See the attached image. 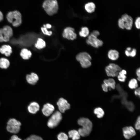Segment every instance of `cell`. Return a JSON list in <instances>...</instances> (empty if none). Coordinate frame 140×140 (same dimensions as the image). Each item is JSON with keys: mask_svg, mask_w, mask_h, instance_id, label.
<instances>
[{"mask_svg": "<svg viewBox=\"0 0 140 140\" xmlns=\"http://www.w3.org/2000/svg\"><path fill=\"white\" fill-rule=\"evenodd\" d=\"M78 123L82 127L79 128L78 131L80 136L83 137L88 136L92 130V122L88 118L82 117L78 120Z\"/></svg>", "mask_w": 140, "mask_h": 140, "instance_id": "6da1fadb", "label": "cell"}, {"mask_svg": "<svg viewBox=\"0 0 140 140\" xmlns=\"http://www.w3.org/2000/svg\"><path fill=\"white\" fill-rule=\"evenodd\" d=\"M43 7L47 14L53 15L57 13L58 9V2L56 0H46L43 3Z\"/></svg>", "mask_w": 140, "mask_h": 140, "instance_id": "7a4b0ae2", "label": "cell"}, {"mask_svg": "<svg viewBox=\"0 0 140 140\" xmlns=\"http://www.w3.org/2000/svg\"><path fill=\"white\" fill-rule=\"evenodd\" d=\"M6 18L8 21L15 26H18L22 23L21 14L18 11L15 10L9 12L7 15Z\"/></svg>", "mask_w": 140, "mask_h": 140, "instance_id": "3957f363", "label": "cell"}, {"mask_svg": "<svg viewBox=\"0 0 140 140\" xmlns=\"http://www.w3.org/2000/svg\"><path fill=\"white\" fill-rule=\"evenodd\" d=\"M13 33L12 28L9 25L5 26L0 29V42L9 41Z\"/></svg>", "mask_w": 140, "mask_h": 140, "instance_id": "277c9868", "label": "cell"}, {"mask_svg": "<svg viewBox=\"0 0 140 140\" xmlns=\"http://www.w3.org/2000/svg\"><path fill=\"white\" fill-rule=\"evenodd\" d=\"M62 119V115L59 111H56L51 116L48 120L47 125L50 128H53L59 124Z\"/></svg>", "mask_w": 140, "mask_h": 140, "instance_id": "5b68a950", "label": "cell"}, {"mask_svg": "<svg viewBox=\"0 0 140 140\" xmlns=\"http://www.w3.org/2000/svg\"><path fill=\"white\" fill-rule=\"evenodd\" d=\"M105 70L108 76L114 77L117 76L121 68L117 65L111 63L106 66Z\"/></svg>", "mask_w": 140, "mask_h": 140, "instance_id": "8992f818", "label": "cell"}, {"mask_svg": "<svg viewBox=\"0 0 140 140\" xmlns=\"http://www.w3.org/2000/svg\"><path fill=\"white\" fill-rule=\"evenodd\" d=\"M86 42L88 44L95 48L102 46L103 44V41L101 40L91 34L88 36Z\"/></svg>", "mask_w": 140, "mask_h": 140, "instance_id": "52a82bcc", "label": "cell"}, {"mask_svg": "<svg viewBox=\"0 0 140 140\" xmlns=\"http://www.w3.org/2000/svg\"><path fill=\"white\" fill-rule=\"evenodd\" d=\"M74 29L71 27H68L65 28L62 33L63 37L65 38L70 40H74L77 37L75 32Z\"/></svg>", "mask_w": 140, "mask_h": 140, "instance_id": "ba28073f", "label": "cell"}, {"mask_svg": "<svg viewBox=\"0 0 140 140\" xmlns=\"http://www.w3.org/2000/svg\"><path fill=\"white\" fill-rule=\"evenodd\" d=\"M57 104L60 113H64L65 110L70 108L69 104L67 100L62 98H61L59 100Z\"/></svg>", "mask_w": 140, "mask_h": 140, "instance_id": "9c48e42d", "label": "cell"}, {"mask_svg": "<svg viewBox=\"0 0 140 140\" xmlns=\"http://www.w3.org/2000/svg\"><path fill=\"white\" fill-rule=\"evenodd\" d=\"M123 136L127 139H129L136 134L135 129L131 126L126 127L123 129Z\"/></svg>", "mask_w": 140, "mask_h": 140, "instance_id": "30bf717a", "label": "cell"}, {"mask_svg": "<svg viewBox=\"0 0 140 140\" xmlns=\"http://www.w3.org/2000/svg\"><path fill=\"white\" fill-rule=\"evenodd\" d=\"M26 79V81L29 84L34 85L38 80L39 77L36 73L32 72L30 74L27 75Z\"/></svg>", "mask_w": 140, "mask_h": 140, "instance_id": "8fae6325", "label": "cell"}, {"mask_svg": "<svg viewBox=\"0 0 140 140\" xmlns=\"http://www.w3.org/2000/svg\"><path fill=\"white\" fill-rule=\"evenodd\" d=\"M54 110V107L52 104L47 103L44 104L42 109L43 113L45 116H50Z\"/></svg>", "mask_w": 140, "mask_h": 140, "instance_id": "7c38bea8", "label": "cell"}, {"mask_svg": "<svg viewBox=\"0 0 140 140\" xmlns=\"http://www.w3.org/2000/svg\"><path fill=\"white\" fill-rule=\"evenodd\" d=\"M40 107L38 104L35 102L31 103L28 106V111L32 114H36L39 109Z\"/></svg>", "mask_w": 140, "mask_h": 140, "instance_id": "4fadbf2b", "label": "cell"}, {"mask_svg": "<svg viewBox=\"0 0 140 140\" xmlns=\"http://www.w3.org/2000/svg\"><path fill=\"white\" fill-rule=\"evenodd\" d=\"M0 52L6 56H9L12 52V48L9 45H3L0 48Z\"/></svg>", "mask_w": 140, "mask_h": 140, "instance_id": "5bb4252c", "label": "cell"}, {"mask_svg": "<svg viewBox=\"0 0 140 140\" xmlns=\"http://www.w3.org/2000/svg\"><path fill=\"white\" fill-rule=\"evenodd\" d=\"M108 56L110 60H117L119 56L118 52L115 50H110L108 53Z\"/></svg>", "mask_w": 140, "mask_h": 140, "instance_id": "9a60e30c", "label": "cell"}, {"mask_svg": "<svg viewBox=\"0 0 140 140\" xmlns=\"http://www.w3.org/2000/svg\"><path fill=\"white\" fill-rule=\"evenodd\" d=\"M20 55L24 60H28L30 58L32 55L31 51L26 48L22 49L20 52Z\"/></svg>", "mask_w": 140, "mask_h": 140, "instance_id": "2e32d148", "label": "cell"}, {"mask_svg": "<svg viewBox=\"0 0 140 140\" xmlns=\"http://www.w3.org/2000/svg\"><path fill=\"white\" fill-rule=\"evenodd\" d=\"M76 59L77 61H79L81 60L86 59L91 60L92 57L87 52H83L78 54L76 57Z\"/></svg>", "mask_w": 140, "mask_h": 140, "instance_id": "e0dca14e", "label": "cell"}, {"mask_svg": "<svg viewBox=\"0 0 140 140\" xmlns=\"http://www.w3.org/2000/svg\"><path fill=\"white\" fill-rule=\"evenodd\" d=\"M10 63L7 59L5 58H0V68L2 69H6L10 66Z\"/></svg>", "mask_w": 140, "mask_h": 140, "instance_id": "ac0fdd59", "label": "cell"}, {"mask_svg": "<svg viewBox=\"0 0 140 140\" xmlns=\"http://www.w3.org/2000/svg\"><path fill=\"white\" fill-rule=\"evenodd\" d=\"M96 8V5L94 2H89L86 3L85 5L86 10L88 13H91L94 12Z\"/></svg>", "mask_w": 140, "mask_h": 140, "instance_id": "d6986e66", "label": "cell"}, {"mask_svg": "<svg viewBox=\"0 0 140 140\" xmlns=\"http://www.w3.org/2000/svg\"><path fill=\"white\" fill-rule=\"evenodd\" d=\"M104 83L109 88L110 90L111 89H114L115 86V82L112 78H109L108 79H105L103 81Z\"/></svg>", "mask_w": 140, "mask_h": 140, "instance_id": "ffe728a7", "label": "cell"}, {"mask_svg": "<svg viewBox=\"0 0 140 140\" xmlns=\"http://www.w3.org/2000/svg\"><path fill=\"white\" fill-rule=\"evenodd\" d=\"M69 137L72 138L73 140H78L80 137V136L78 131L75 130L70 131L68 132Z\"/></svg>", "mask_w": 140, "mask_h": 140, "instance_id": "44dd1931", "label": "cell"}, {"mask_svg": "<svg viewBox=\"0 0 140 140\" xmlns=\"http://www.w3.org/2000/svg\"><path fill=\"white\" fill-rule=\"evenodd\" d=\"M20 127L7 125L6 129L9 132L13 134L18 133L20 130Z\"/></svg>", "mask_w": 140, "mask_h": 140, "instance_id": "7402d4cb", "label": "cell"}, {"mask_svg": "<svg viewBox=\"0 0 140 140\" xmlns=\"http://www.w3.org/2000/svg\"><path fill=\"white\" fill-rule=\"evenodd\" d=\"M124 23L125 28L127 30H131L133 23V19L132 17L129 15L127 19L124 21Z\"/></svg>", "mask_w": 140, "mask_h": 140, "instance_id": "603a6c76", "label": "cell"}, {"mask_svg": "<svg viewBox=\"0 0 140 140\" xmlns=\"http://www.w3.org/2000/svg\"><path fill=\"white\" fill-rule=\"evenodd\" d=\"M46 46L45 41L41 38H38L35 44V47L38 49H40L45 47Z\"/></svg>", "mask_w": 140, "mask_h": 140, "instance_id": "cb8c5ba5", "label": "cell"}, {"mask_svg": "<svg viewBox=\"0 0 140 140\" xmlns=\"http://www.w3.org/2000/svg\"><path fill=\"white\" fill-rule=\"evenodd\" d=\"M94 112L96 115L97 117L99 118L102 117L104 114L103 109L100 107L96 108L95 109Z\"/></svg>", "mask_w": 140, "mask_h": 140, "instance_id": "d4e9b609", "label": "cell"}, {"mask_svg": "<svg viewBox=\"0 0 140 140\" xmlns=\"http://www.w3.org/2000/svg\"><path fill=\"white\" fill-rule=\"evenodd\" d=\"M7 125L20 127L21 123L20 122L14 118L9 119L7 122Z\"/></svg>", "mask_w": 140, "mask_h": 140, "instance_id": "484cf974", "label": "cell"}, {"mask_svg": "<svg viewBox=\"0 0 140 140\" xmlns=\"http://www.w3.org/2000/svg\"><path fill=\"white\" fill-rule=\"evenodd\" d=\"M82 67L87 68L90 67L92 63L90 60L88 59H84L81 60L79 61Z\"/></svg>", "mask_w": 140, "mask_h": 140, "instance_id": "4316f807", "label": "cell"}, {"mask_svg": "<svg viewBox=\"0 0 140 140\" xmlns=\"http://www.w3.org/2000/svg\"><path fill=\"white\" fill-rule=\"evenodd\" d=\"M89 30L87 27H82L81 30L79 32V35L82 37H86L89 35Z\"/></svg>", "mask_w": 140, "mask_h": 140, "instance_id": "83f0119b", "label": "cell"}, {"mask_svg": "<svg viewBox=\"0 0 140 140\" xmlns=\"http://www.w3.org/2000/svg\"><path fill=\"white\" fill-rule=\"evenodd\" d=\"M128 86L131 89L136 88L138 86L137 80L135 79H131L129 82Z\"/></svg>", "mask_w": 140, "mask_h": 140, "instance_id": "f1b7e54d", "label": "cell"}, {"mask_svg": "<svg viewBox=\"0 0 140 140\" xmlns=\"http://www.w3.org/2000/svg\"><path fill=\"white\" fill-rule=\"evenodd\" d=\"M124 105L130 111H132L134 110L135 108L132 102L127 101Z\"/></svg>", "mask_w": 140, "mask_h": 140, "instance_id": "f546056e", "label": "cell"}, {"mask_svg": "<svg viewBox=\"0 0 140 140\" xmlns=\"http://www.w3.org/2000/svg\"><path fill=\"white\" fill-rule=\"evenodd\" d=\"M58 140H68V137L67 135L63 132H61L58 135Z\"/></svg>", "mask_w": 140, "mask_h": 140, "instance_id": "4dcf8cb0", "label": "cell"}, {"mask_svg": "<svg viewBox=\"0 0 140 140\" xmlns=\"http://www.w3.org/2000/svg\"><path fill=\"white\" fill-rule=\"evenodd\" d=\"M41 30L43 33L46 35L50 36L52 34V31H48L47 29L44 27H41Z\"/></svg>", "mask_w": 140, "mask_h": 140, "instance_id": "1f68e13d", "label": "cell"}, {"mask_svg": "<svg viewBox=\"0 0 140 140\" xmlns=\"http://www.w3.org/2000/svg\"><path fill=\"white\" fill-rule=\"evenodd\" d=\"M30 140H43L40 137L35 135H32L27 138Z\"/></svg>", "mask_w": 140, "mask_h": 140, "instance_id": "d6a6232c", "label": "cell"}, {"mask_svg": "<svg viewBox=\"0 0 140 140\" xmlns=\"http://www.w3.org/2000/svg\"><path fill=\"white\" fill-rule=\"evenodd\" d=\"M118 25L119 27L122 29L125 28V23L121 18H119L118 20Z\"/></svg>", "mask_w": 140, "mask_h": 140, "instance_id": "836d02e7", "label": "cell"}, {"mask_svg": "<svg viewBox=\"0 0 140 140\" xmlns=\"http://www.w3.org/2000/svg\"><path fill=\"white\" fill-rule=\"evenodd\" d=\"M117 76L118 80L121 82H124L127 77L125 75L121 74H118Z\"/></svg>", "mask_w": 140, "mask_h": 140, "instance_id": "e575fe53", "label": "cell"}, {"mask_svg": "<svg viewBox=\"0 0 140 140\" xmlns=\"http://www.w3.org/2000/svg\"><path fill=\"white\" fill-rule=\"evenodd\" d=\"M140 117L139 116L137 119L136 122L135 124V129L139 130L140 129Z\"/></svg>", "mask_w": 140, "mask_h": 140, "instance_id": "d590c367", "label": "cell"}, {"mask_svg": "<svg viewBox=\"0 0 140 140\" xmlns=\"http://www.w3.org/2000/svg\"><path fill=\"white\" fill-rule=\"evenodd\" d=\"M140 17H137L135 21V25L137 29H139L140 27Z\"/></svg>", "mask_w": 140, "mask_h": 140, "instance_id": "8d00e7d4", "label": "cell"}, {"mask_svg": "<svg viewBox=\"0 0 140 140\" xmlns=\"http://www.w3.org/2000/svg\"><path fill=\"white\" fill-rule=\"evenodd\" d=\"M136 50L135 48H133L129 51V56L134 57L136 56Z\"/></svg>", "mask_w": 140, "mask_h": 140, "instance_id": "74e56055", "label": "cell"}, {"mask_svg": "<svg viewBox=\"0 0 140 140\" xmlns=\"http://www.w3.org/2000/svg\"><path fill=\"white\" fill-rule=\"evenodd\" d=\"M100 33L99 31L97 30H94L90 34L93 35L97 37L100 34Z\"/></svg>", "mask_w": 140, "mask_h": 140, "instance_id": "f35d334b", "label": "cell"}, {"mask_svg": "<svg viewBox=\"0 0 140 140\" xmlns=\"http://www.w3.org/2000/svg\"><path fill=\"white\" fill-rule=\"evenodd\" d=\"M10 140H22L21 139L19 138L17 136L14 135L12 136Z\"/></svg>", "mask_w": 140, "mask_h": 140, "instance_id": "ab89813d", "label": "cell"}, {"mask_svg": "<svg viewBox=\"0 0 140 140\" xmlns=\"http://www.w3.org/2000/svg\"><path fill=\"white\" fill-rule=\"evenodd\" d=\"M102 87L104 92H107L108 91L109 87L104 83L102 85Z\"/></svg>", "mask_w": 140, "mask_h": 140, "instance_id": "60d3db41", "label": "cell"}, {"mask_svg": "<svg viewBox=\"0 0 140 140\" xmlns=\"http://www.w3.org/2000/svg\"><path fill=\"white\" fill-rule=\"evenodd\" d=\"M140 88L139 87L136 89L134 92V93L135 95L136 96H139V97H140Z\"/></svg>", "mask_w": 140, "mask_h": 140, "instance_id": "b9f144b4", "label": "cell"}, {"mask_svg": "<svg viewBox=\"0 0 140 140\" xmlns=\"http://www.w3.org/2000/svg\"><path fill=\"white\" fill-rule=\"evenodd\" d=\"M127 72L126 70L123 69L121 70L118 73V74H121L125 75L127 74Z\"/></svg>", "mask_w": 140, "mask_h": 140, "instance_id": "7bdbcfd3", "label": "cell"}, {"mask_svg": "<svg viewBox=\"0 0 140 140\" xmlns=\"http://www.w3.org/2000/svg\"><path fill=\"white\" fill-rule=\"evenodd\" d=\"M43 27H44L47 29L51 28L52 26L51 24H46L44 25Z\"/></svg>", "mask_w": 140, "mask_h": 140, "instance_id": "ee69618b", "label": "cell"}, {"mask_svg": "<svg viewBox=\"0 0 140 140\" xmlns=\"http://www.w3.org/2000/svg\"><path fill=\"white\" fill-rule=\"evenodd\" d=\"M140 68H138L136 70V73L138 77H140Z\"/></svg>", "mask_w": 140, "mask_h": 140, "instance_id": "f6af8a7d", "label": "cell"}, {"mask_svg": "<svg viewBox=\"0 0 140 140\" xmlns=\"http://www.w3.org/2000/svg\"><path fill=\"white\" fill-rule=\"evenodd\" d=\"M3 18V14L2 12L0 11V21L2 20Z\"/></svg>", "mask_w": 140, "mask_h": 140, "instance_id": "bcb514c9", "label": "cell"}, {"mask_svg": "<svg viewBox=\"0 0 140 140\" xmlns=\"http://www.w3.org/2000/svg\"><path fill=\"white\" fill-rule=\"evenodd\" d=\"M132 50L131 48L130 47H127L126 49V50L129 51H131Z\"/></svg>", "mask_w": 140, "mask_h": 140, "instance_id": "7dc6e473", "label": "cell"}, {"mask_svg": "<svg viewBox=\"0 0 140 140\" xmlns=\"http://www.w3.org/2000/svg\"><path fill=\"white\" fill-rule=\"evenodd\" d=\"M24 140H30L27 138L26 139H25Z\"/></svg>", "mask_w": 140, "mask_h": 140, "instance_id": "c3c4849f", "label": "cell"}, {"mask_svg": "<svg viewBox=\"0 0 140 140\" xmlns=\"http://www.w3.org/2000/svg\"></svg>", "mask_w": 140, "mask_h": 140, "instance_id": "681fc988", "label": "cell"}]
</instances>
